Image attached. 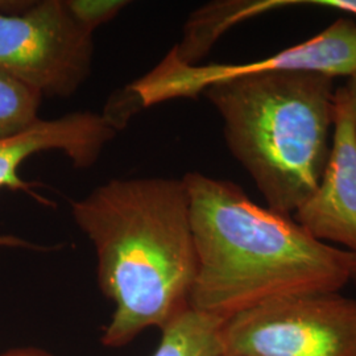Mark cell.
Masks as SVG:
<instances>
[{"instance_id":"obj_1","label":"cell","mask_w":356,"mask_h":356,"mask_svg":"<svg viewBox=\"0 0 356 356\" xmlns=\"http://www.w3.org/2000/svg\"><path fill=\"white\" fill-rule=\"evenodd\" d=\"M197 275L191 306L226 319L268 301L339 292L351 252L313 238L292 216L254 204L236 184L189 172Z\"/></svg>"},{"instance_id":"obj_2","label":"cell","mask_w":356,"mask_h":356,"mask_svg":"<svg viewBox=\"0 0 356 356\" xmlns=\"http://www.w3.org/2000/svg\"><path fill=\"white\" fill-rule=\"evenodd\" d=\"M72 214L95 247L99 286L115 304L104 346L163 329L191 306L197 254L182 179L115 178L73 201Z\"/></svg>"},{"instance_id":"obj_3","label":"cell","mask_w":356,"mask_h":356,"mask_svg":"<svg viewBox=\"0 0 356 356\" xmlns=\"http://www.w3.org/2000/svg\"><path fill=\"white\" fill-rule=\"evenodd\" d=\"M231 154L268 209L293 216L318 186L330 154L334 76L285 70L239 76L204 92Z\"/></svg>"},{"instance_id":"obj_4","label":"cell","mask_w":356,"mask_h":356,"mask_svg":"<svg viewBox=\"0 0 356 356\" xmlns=\"http://www.w3.org/2000/svg\"><path fill=\"white\" fill-rule=\"evenodd\" d=\"M223 355L356 356V300L339 292L277 298L225 319Z\"/></svg>"},{"instance_id":"obj_5","label":"cell","mask_w":356,"mask_h":356,"mask_svg":"<svg viewBox=\"0 0 356 356\" xmlns=\"http://www.w3.org/2000/svg\"><path fill=\"white\" fill-rule=\"evenodd\" d=\"M92 32L79 26L65 0L0 1V70L44 97L67 98L92 69Z\"/></svg>"},{"instance_id":"obj_6","label":"cell","mask_w":356,"mask_h":356,"mask_svg":"<svg viewBox=\"0 0 356 356\" xmlns=\"http://www.w3.org/2000/svg\"><path fill=\"white\" fill-rule=\"evenodd\" d=\"M285 70L317 72L330 76L356 73V24L341 17L314 38L267 58L242 64H184L170 51L149 73L127 89L140 107L197 98L216 83L234 78Z\"/></svg>"},{"instance_id":"obj_7","label":"cell","mask_w":356,"mask_h":356,"mask_svg":"<svg viewBox=\"0 0 356 356\" xmlns=\"http://www.w3.org/2000/svg\"><path fill=\"white\" fill-rule=\"evenodd\" d=\"M293 216L319 242L338 243L356 254V128L346 88L335 90L334 136L325 172Z\"/></svg>"},{"instance_id":"obj_8","label":"cell","mask_w":356,"mask_h":356,"mask_svg":"<svg viewBox=\"0 0 356 356\" xmlns=\"http://www.w3.org/2000/svg\"><path fill=\"white\" fill-rule=\"evenodd\" d=\"M123 127L124 122L108 107L103 114L76 111L53 120L40 119L23 134L0 140V188L29 191L19 166L45 151L64 153L76 168H90Z\"/></svg>"},{"instance_id":"obj_9","label":"cell","mask_w":356,"mask_h":356,"mask_svg":"<svg viewBox=\"0 0 356 356\" xmlns=\"http://www.w3.org/2000/svg\"><path fill=\"white\" fill-rule=\"evenodd\" d=\"M223 321L186 307L161 329V341L153 356H223Z\"/></svg>"},{"instance_id":"obj_10","label":"cell","mask_w":356,"mask_h":356,"mask_svg":"<svg viewBox=\"0 0 356 356\" xmlns=\"http://www.w3.org/2000/svg\"><path fill=\"white\" fill-rule=\"evenodd\" d=\"M41 99L38 90L0 70V140L35 126Z\"/></svg>"},{"instance_id":"obj_11","label":"cell","mask_w":356,"mask_h":356,"mask_svg":"<svg viewBox=\"0 0 356 356\" xmlns=\"http://www.w3.org/2000/svg\"><path fill=\"white\" fill-rule=\"evenodd\" d=\"M66 8L79 26L94 32L115 19L129 4L127 0H65Z\"/></svg>"},{"instance_id":"obj_12","label":"cell","mask_w":356,"mask_h":356,"mask_svg":"<svg viewBox=\"0 0 356 356\" xmlns=\"http://www.w3.org/2000/svg\"><path fill=\"white\" fill-rule=\"evenodd\" d=\"M297 6L331 8V10L351 13L356 16V0H257V11L260 15L275 11L279 8L297 7Z\"/></svg>"},{"instance_id":"obj_13","label":"cell","mask_w":356,"mask_h":356,"mask_svg":"<svg viewBox=\"0 0 356 356\" xmlns=\"http://www.w3.org/2000/svg\"><path fill=\"white\" fill-rule=\"evenodd\" d=\"M344 88L347 90V94H348L350 106H351V114H353V119H354L356 128V73L348 76V82Z\"/></svg>"},{"instance_id":"obj_14","label":"cell","mask_w":356,"mask_h":356,"mask_svg":"<svg viewBox=\"0 0 356 356\" xmlns=\"http://www.w3.org/2000/svg\"><path fill=\"white\" fill-rule=\"evenodd\" d=\"M0 356H51L47 354L45 351H41L38 348H17V350H11L6 354H1Z\"/></svg>"},{"instance_id":"obj_15","label":"cell","mask_w":356,"mask_h":356,"mask_svg":"<svg viewBox=\"0 0 356 356\" xmlns=\"http://www.w3.org/2000/svg\"><path fill=\"white\" fill-rule=\"evenodd\" d=\"M0 245H6V247H33L29 243L24 242L19 238L7 236V235H0Z\"/></svg>"},{"instance_id":"obj_16","label":"cell","mask_w":356,"mask_h":356,"mask_svg":"<svg viewBox=\"0 0 356 356\" xmlns=\"http://www.w3.org/2000/svg\"><path fill=\"white\" fill-rule=\"evenodd\" d=\"M351 279L356 280V254L351 252Z\"/></svg>"},{"instance_id":"obj_17","label":"cell","mask_w":356,"mask_h":356,"mask_svg":"<svg viewBox=\"0 0 356 356\" xmlns=\"http://www.w3.org/2000/svg\"><path fill=\"white\" fill-rule=\"evenodd\" d=\"M223 356H235V355H223Z\"/></svg>"}]
</instances>
